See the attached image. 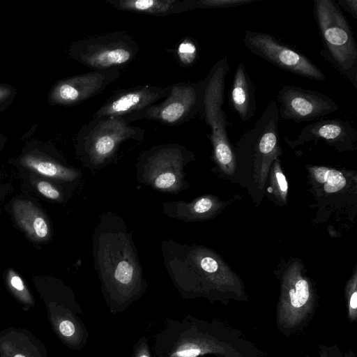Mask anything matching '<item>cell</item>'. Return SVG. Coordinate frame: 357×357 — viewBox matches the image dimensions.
Here are the masks:
<instances>
[{"instance_id": "8fae6325", "label": "cell", "mask_w": 357, "mask_h": 357, "mask_svg": "<svg viewBox=\"0 0 357 357\" xmlns=\"http://www.w3.org/2000/svg\"><path fill=\"white\" fill-rule=\"evenodd\" d=\"M310 285L296 268L284 275L278 309V322L282 327L292 329L300 325L313 307Z\"/></svg>"}, {"instance_id": "d6986e66", "label": "cell", "mask_w": 357, "mask_h": 357, "mask_svg": "<svg viewBox=\"0 0 357 357\" xmlns=\"http://www.w3.org/2000/svg\"><path fill=\"white\" fill-rule=\"evenodd\" d=\"M214 200L202 197L190 202L176 201L162 203L163 213L167 217L183 221H195L208 214L214 208Z\"/></svg>"}, {"instance_id": "30bf717a", "label": "cell", "mask_w": 357, "mask_h": 357, "mask_svg": "<svg viewBox=\"0 0 357 357\" xmlns=\"http://www.w3.org/2000/svg\"><path fill=\"white\" fill-rule=\"evenodd\" d=\"M276 98L280 119L295 123L311 121L339 109L329 96L294 85L284 84Z\"/></svg>"}, {"instance_id": "7a4b0ae2", "label": "cell", "mask_w": 357, "mask_h": 357, "mask_svg": "<svg viewBox=\"0 0 357 357\" xmlns=\"http://www.w3.org/2000/svg\"><path fill=\"white\" fill-rule=\"evenodd\" d=\"M323 48L320 55L357 89V45L348 20L333 0H314Z\"/></svg>"}, {"instance_id": "d4e9b609", "label": "cell", "mask_w": 357, "mask_h": 357, "mask_svg": "<svg viewBox=\"0 0 357 357\" xmlns=\"http://www.w3.org/2000/svg\"><path fill=\"white\" fill-rule=\"evenodd\" d=\"M132 357H153L149 340L141 336L132 347Z\"/></svg>"}, {"instance_id": "ffe728a7", "label": "cell", "mask_w": 357, "mask_h": 357, "mask_svg": "<svg viewBox=\"0 0 357 357\" xmlns=\"http://www.w3.org/2000/svg\"><path fill=\"white\" fill-rule=\"evenodd\" d=\"M312 171L317 181L324 184V189L326 192H337L346 185V178L338 170L325 167H314Z\"/></svg>"}, {"instance_id": "e0dca14e", "label": "cell", "mask_w": 357, "mask_h": 357, "mask_svg": "<svg viewBox=\"0 0 357 357\" xmlns=\"http://www.w3.org/2000/svg\"><path fill=\"white\" fill-rule=\"evenodd\" d=\"M117 10L153 16L188 12L186 0H104Z\"/></svg>"}, {"instance_id": "4fadbf2b", "label": "cell", "mask_w": 357, "mask_h": 357, "mask_svg": "<svg viewBox=\"0 0 357 357\" xmlns=\"http://www.w3.org/2000/svg\"><path fill=\"white\" fill-rule=\"evenodd\" d=\"M119 69L93 70L59 81L48 100L53 105H75L101 93L120 76Z\"/></svg>"}, {"instance_id": "6da1fadb", "label": "cell", "mask_w": 357, "mask_h": 357, "mask_svg": "<svg viewBox=\"0 0 357 357\" xmlns=\"http://www.w3.org/2000/svg\"><path fill=\"white\" fill-rule=\"evenodd\" d=\"M94 267L109 312L126 310L145 294L148 284L137 250L124 220L107 211L92 234Z\"/></svg>"}, {"instance_id": "cb8c5ba5", "label": "cell", "mask_w": 357, "mask_h": 357, "mask_svg": "<svg viewBox=\"0 0 357 357\" xmlns=\"http://www.w3.org/2000/svg\"><path fill=\"white\" fill-rule=\"evenodd\" d=\"M7 280L10 288L23 298H28L29 294L21 277L12 268L7 271Z\"/></svg>"}, {"instance_id": "9c48e42d", "label": "cell", "mask_w": 357, "mask_h": 357, "mask_svg": "<svg viewBox=\"0 0 357 357\" xmlns=\"http://www.w3.org/2000/svg\"><path fill=\"white\" fill-rule=\"evenodd\" d=\"M206 86V78L171 85L163 100L146 109L139 119H147L168 126L186 123L202 112Z\"/></svg>"}, {"instance_id": "3957f363", "label": "cell", "mask_w": 357, "mask_h": 357, "mask_svg": "<svg viewBox=\"0 0 357 357\" xmlns=\"http://www.w3.org/2000/svg\"><path fill=\"white\" fill-rule=\"evenodd\" d=\"M154 357L226 356V344L217 338L210 325L190 314L181 320L166 319L153 337Z\"/></svg>"}, {"instance_id": "8992f818", "label": "cell", "mask_w": 357, "mask_h": 357, "mask_svg": "<svg viewBox=\"0 0 357 357\" xmlns=\"http://www.w3.org/2000/svg\"><path fill=\"white\" fill-rule=\"evenodd\" d=\"M230 70L226 56L218 61L206 76L204 106L202 113L211 129L208 135L211 142L214 157L225 171L231 173L235 165V155L227 128L231 123L222 108L225 101V77Z\"/></svg>"}, {"instance_id": "52a82bcc", "label": "cell", "mask_w": 357, "mask_h": 357, "mask_svg": "<svg viewBox=\"0 0 357 357\" xmlns=\"http://www.w3.org/2000/svg\"><path fill=\"white\" fill-rule=\"evenodd\" d=\"M138 52L137 41L121 31L86 38L70 49L73 59L94 70L125 66L134 60Z\"/></svg>"}, {"instance_id": "ac0fdd59", "label": "cell", "mask_w": 357, "mask_h": 357, "mask_svg": "<svg viewBox=\"0 0 357 357\" xmlns=\"http://www.w3.org/2000/svg\"><path fill=\"white\" fill-rule=\"evenodd\" d=\"M20 163L40 175L59 181L71 182L80 176L79 171L38 153L26 154L21 158Z\"/></svg>"}, {"instance_id": "5b68a950", "label": "cell", "mask_w": 357, "mask_h": 357, "mask_svg": "<svg viewBox=\"0 0 357 357\" xmlns=\"http://www.w3.org/2000/svg\"><path fill=\"white\" fill-rule=\"evenodd\" d=\"M194 160L184 146L165 144L141 153L136 164L138 182L164 193H178L188 188L184 167Z\"/></svg>"}, {"instance_id": "7402d4cb", "label": "cell", "mask_w": 357, "mask_h": 357, "mask_svg": "<svg viewBox=\"0 0 357 357\" xmlns=\"http://www.w3.org/2000/svg\"><path fill=\"white\" fill-rule=\"evenodd\" d=\"M177 54L180 61L185 66L190 65L198 55L197 46L192 39L185 38L178 47Z\"/></svg>"}, {"instance_id": "484cf974", "label": "cell", "mask_w": 357, "mask_h": 357, "mask_svg": "<svg viewBox=\"0 0 357 357\" xmlns=\"http://www.w3.org/2000/svg\"><path fill=\"white\" fill-rule=\"evenodd\" d=\"M348 295V315L350 321H354L357 317V291L356 283L351 286Z\"/></svg>"}, {"instance_id": "f1b7e54d", "label": "cell", "mask_w": 357, "mask_h": 357, "mask_svg": "<svg viewBox=\"0 0 357 357\" xmlns=\"http://www.w3.org/2000/svg\"><path fill=\"white\" fill-rule=\"evenodd\" d=\"M13 89L8 86L0 85V104L8 99L13 94Z\"/></svg>"}, {"instance_id": "603a6c76", "label": "cell", "mask_w": 357, "mask_h": 357, "mask_svg": "<svg viewBox=\"0 0 357 357\" xmlns=\"http://www.w3.org/2000/svg\"><path fill=\"white\" fill-rule=\"evenodd\" d=\"M38 192L47 199L54 201H61L62 192L52 183L45 180H39L36 183Z\"/></svg>"}, {"instance_id": "5bb4252c", "label": "cell", "mask_w": 357, "mask_h": 357, "mask_svg": "<svg viewBox=\"0 0 357 357\" xmlns=\"http://www.w3.org/2000/svg\"><path fill=\"white\" fill-rule=\"evenodd\" d=\"M356 139V129L349 121L340 119H321L307 124L294 140L285 137L294 146L321 139L339 149H351Z\"/></svg>"}, {"instance_id": "83f0119b", "label": "cell", "mask_w": 357, "mask_h": 357, "mask_svg": "<svg viewBox=\"0 0 357 357\" xmlns=\"http://www.w3.org/2000/svg\"><path fill=\"white\" fill-rule=\"evenodd\" d=\"M275 176L279 185L280 189L282 193L283 197L286 196L288 189V185L284 175L281 172L278 163L275 165Z\"/></svg>"}, {"instance_id": "9a60e30c", "label": "cell", "mask_w": 357, "mask_h": 357, "mask_svg": "<svg viewBox=\"0 0 357 357\" xmlns=\"http://www.w3.org/2000/svg\"><path fill=\"white\" fill-rule=\"evenodd\" d=\"M12 212L16 223L33 241L43 243L50 239V222L33 202L17 199L12 204Z\"/></svg>"}, {"instance_id": "277c9868", "label": "cell", "mask_w": 357, "mask_h": 357, "mask_svg": "<svg viewBox=\"0 0 357 357\" xmlns=\"http://www.w3.org/2000/svg\"><path fill=\"white\" fill-rule=\"evenodd\" d=\"M144 132L121 118L93 116L79 133L77 151L84 166L99 169L114 158L122 143L142 141Z\"/></svg>"}, {"instance_id": "f546056e", "label": "cell", "mask_w": 357, "mask_h": 357, "mask_svg": "<svg viewBox=\"0 0 357 357\" xmlns=\"http://www.w3.org/2000/svg\"><path fill=\"white\" fill-rule=\"evenodd\" d=\"M14 357H25V356L22 354H16Z\"/></svg>"}, {"instance_id": "ba28073f", "label": "cell", "mask_w": 357, "mask_h": 357, "mask_svg": "<svg viewBox=\"0 0 357 357\" xmlns=\"http://www.w3.org/2000/svg\"><path fill=\"white\" fill-rule=\"evenodd\" d=\"M243 42L250 52L278 68L316 81L326 79L324 73L307 56L271 33L247 30Z\"/></svg>"}, {"instance_id": "7c38bea8", "label": "cell", "mask_w": 357, "mask_h": 357, "mask_svg": "<svg viewBox=\"0 0 357 357\" xmlns=\"http://www.w3.org/2000/svg\"><path fill=\"white\" fill-rule=\"evenodd\" d=\"M168 86L142 85L119 91L107 100L93 115L96 117H119L130 123L139 120L146 109L164 99Z\"/></svg>"}, {"instance_id": "44dd1931", "label": "cell", "mask_w": 357, "mask_h": 357, "mask_svg": "<svg viewBox=\"0 0 357 357\" xmlns=\"http://www.w3.org/2000/svg\"><path fill=\"white\" fill-rule=\"evenodd\" d=\"M189 11L195 9L225 8L237 7L258 0H186Z\"/></svg>"}, {"instance_id": "4316f807", "label": "cell", "mask_w": 357, "mask_h": 357, "mask_svg": "<svg viewBox=\"0 0 357 357\" xmlns=\"http://www.w3.org/2000/svg\"><path fill=\"white\" fill-rule=\"evenodd\" d=\"M336 3L340 8L351 15L354 19L357 18L356 0H338Z\"/></svg>"}, {"instance_id": "2e32d148", "label": "cell", "mask_w": 357, "mask_h": 357, "mask_svg": "<svg viewBox=\"0 0 357 357\" xmlns=\"http://www.w3.org/2000/svg\"><path fill=\"white\" fill-rule=\"evenodd\" d=\"M229 97L231 107L243 122L255 116L257 110L255 86L243 62L236 68Z\"/></svg>"}]
</instances>
